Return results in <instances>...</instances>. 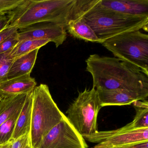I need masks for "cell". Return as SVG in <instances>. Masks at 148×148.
Returning a JSON list of instances; mask_svg holds the SVG:
<instances>
[{
    "mask_svg": "<svg viewBox=\"0 0 148 148\" xmlns=\"http://www.w3.org/2000/svg\"><path fill=\"white\" fill-rule=\"evenodd\" d=\"M93 87L121 89L148 94V76L142 70L115 57L92 54L86 60Z\"/></svg>",
    "mask_w": 148,
    "mask_h": 148,
    "instance_id": "1",
    "label": "cell"
},
{
    "mask_svg": "<svg viewBox=\"0 0 148 148\" xmlns=\"http://www.w3.org/2000/svg\"><path fill=\"white\" fill-rule=\"evenodd\" d=\"M76 12L103 42L129 32L141 29L148 32V16L114 11L101 5L100 0H77Z\"/></svg>",
    "mask_w": 148,
    "mask_h": 148,
    "instance_id": "2",
    "label": "cell"
},
{
    "mask_svg": "<svg viewBox=\"0 0 148 148\" xmlns=\"http://www.w3.org/2000/svg\"><path fill=\"white\" fill-rule=\"evenodd\" d=\"M77 0H24L7 14L9 26L19 30L44 22H51L66 27L72 15Z\"/></svg>",
    "mask_w": 148,
    "mask_h": 148,
    "instance_id": "3",
    "label": "cell"
},
{
    "mask_svg": "<svg viewBox=\"0 0 148 148\" xmlns=\"http://www.w3.org/2000/svg\"><path fill=\"white\" fill-rule=\"evenodd\" d=\"M64 115L53 99L48 86H36L33 92L30 133L32 148H38L43 138Z\"/></svg>",
    "mask_w": 148,
    "mask_h": 148,
    "instance_id": "4",
    "label": "cell"
},
{
    "mask_svg": "<svg viewBox=\"0 0 148 148\" xmlns=\"http://www.w3.org/2000/svg\"><path fill=\"white\" fill-rule=\"evenodd\" d=\"M115 58L138 67L148 76V35L138 31L112 37L102 43Z\"/></svg>",
    "mask_w": 148,
    "mask_h": 148,
    "instance_id": "5",
    "label": "cell"
},
{
    "mask_svg": "<svg viewBox=\"0 0 148 148\" xmlns=\"http://www.w3.org/2000/svg\"><path fill=\"white\" fill-rule=\"evenodd\" d=\"M102 108L96 89L86 88L71 104L66 117L82 136L91 135L98 132L97 119Z\"/></svg>",
    "mask_w": 148,
    "mask_h": 148,
    "instance_id": "6",
    "label": "cell"
},
{
    "mask_svg": "<svg viewBox=\"0 0 148 148\" xmlns=\"http://www.w3.org/2000/svg\"><path fill=\"white\" fill-rule=\"evenodd\" d=\"M38 148H88V146L64 115L43 138Z\"/></svg>",
    "mask_w": 148,
    "mask_h": 148,
    "instance_id": "7",
    "label": "cell"
},
{
    "mask_svg": "<svg viewBox=\"0 0 148 148\" xmlns=\"http://www.w3.org/2000/svg\"><path fill=\"white\" fill-rule=\"evenodd\" d=\"M19 41L47 40L55 44L56 47L65 41L67 32L65 27L55 23L44 22L18 30Z\"/></svg>",
    "mask_w": 148,
    "mask_h": 148,
    "instance_id": "8",
    "label": "cell"
},
{
    "mask_svg": "<svg viewBox=\"0 0 148 148\" xmlns=\"http://www.w3.org/2000/svg\"><path fill=\"white\" fill-rule=\"evenodd\" d=\"M102 107L132 104L136 101L145 100L148 94L137 93L124 89L96 88Z\"/></svg>",
    "mask_w": 148,
    "mask_h": 148,
    "instance_id": "9",
    "label": "cell"
},
{
    "mask_svg": "<svg viewBox=\"0 0 148 148\" xmlns=\"http://www.w3.org/2000/svg\"><path fill=\"white\" fill-rule=\"evenodd\" d=\"M148 141V128L130 130L112 136L91 148H119Z\"/></svg>",
    "mask_w": 148,
    "mask_h": 148,
    "instance_id": "10",
    "label": "cell"
},
{
    "mask_svg": "<svg viewBox=\"0 0 148 148\" xmlns=\"http://www.w3.org/2000/svg\"><path fill=\"white\" fill-rule=\"evenodd\" d=\"M77 5L72 15L66 23L65 27L66 31L75 38L86 42L102 44L103 41L99 39L95 32L85 22L84 18L76 13Z\"/></svg>",
    "mask_w": 148,
    "mask_h": 148,
    "instance_id": "11",
    "label": "cell"
},
{
    "mask_svg": "<svg viewBox=\"0 0 148 148\" xmlns=\"http://www.w3.org/2000/svg\"><path fill=\"white\" fill-rule=\"evenodd\" d=\"M37 83L31 74L8 79L0 84V96L2 98L12 97L33 91Z\"/></svg>",
    "mask_w": 148,
    "mask_h": 148,
    "instance_id": "12",
    "label": "cell"
},
{
    "mask_svg": "<svg viewBox=\"0 0 148 148\" xmlns=\"http://www.w3.org/2000/svg\"><path fill=\"white\" fill-rule=\"evenodd\" d=\"M100 4L123 13L148 16V0H100Z\"/></svg>",
    "mask_w": 148,
    "mask_h": 148,
    "instance_id": "13",
    "label": "cell"
},
{
    "mask_svg": "<svg viewBox=\"0 0 148 148\" xmlns=\"http://www.w3.org/2000/svg\"><path fill=\"white\" fill-rule=\"evenodd\" d=\"M39 50L36 49L14 59L8 74V80L31 74L36 63Z\"/></svg>",
    "mask_w": 148,
    "mask_h": 148,
    "instance_id": "14",
    "label": "cell"
},
{
    "mask_svg": "<svg viewBox=\"0 0 148 148\" xmlns=\"http://www.w3.org/2000/svg\"><path fill=\"white\" fill-rule=\"evenodd\" d=\"M33 91L29 92L27 95L16 121L14 131L10 142L27 133H31Z\"/></svg>",
    "mask_w": 148,
    "mask_h": 148,
    "instance_id": "15",
    "label": "cell"
},
{
    "mask_svg": "<svg viewBox=\"0 0 148 148\" xmlns=\"http://www.w3.org/2000/svg\"><path fill=\"white\" fill-rule=\"evenodd\" d=\"M29 93L2 98L0 105V125L22 109Z\"/></svg>",
    "mask_w": 148,
    "mask_h": 148,
    "instance_id": "16",
    "label": "cell"
},
{
    "mask_svg": "<svg viewBox=\"0 0 148 148\" xmlns=\"http://www.w3.org/2000/svg\"><path fill=\"white\" fill-rule=\"evenodd\" d=\"M50 42V40H27L19 41L18 44L10 51L9 56L11 58L14 59L36 49H40Z\"/></svg>",
    "mask_w": 148,
    "mask_h": 148,
    "instance_id": "17",
    "label": "cell"
},
{
    "mask_svg": "<svg viewBox=\"0 0 148 148\" xmlns=\"http://www.w3.org/2000/svg\"><path fill=\"white\" fill-rule=\"evenodd\" d=\"M136 111L132 121L137 129L148 128V102L147 100H138L132 104Z\"/></svg>",
    "mask_w": 148,
    "mask_h": 148,
    "instance_id": "18",
    "label": "cell"
},
{
    "mask_svg": "<svg viewBox=\"0 0 148 148\" xmlns=\"http://www.w3.org/2000/svg\"><path fill=\"white\" fill-rule=\"evenodd\" d=\"M137 129L135 127L133 122L128 124L123 127L119 129L113 130L106 131H98L94 134L87 136H82L85 140H87L88 142L95 143H99L103 142L107 138L122 133L124 132L133 129Z\"/></svg>",
    "mask_w": 148,
    "mask_h": 148,
    "instance_id": "19",
    "label": "cell"
},
{
    "mask_svg": "<svg viewBox=\"0 0 148 148\" xmlns=\"http://www.w3.org/2000/svg\"><path fill=\"white\" fill-rule=\"evenodd\" d=\"M21 110L0 125V145L10 142L14 131L16 121Z\"/></svg>",
    "mask_w": 148,
    "mask_h": 148,
    "instance_id": "20",
    "label": "cell"
},
{
    "mask_svg": "<svg viewBox=\"0 0 148 148\" xmlns=\"http://www.w3.org/2000/svg\"><path fill=\"white\" fill-rule=\"evenodd\" d=\"M10 51L0 54V84L8 80V74L13 61L9 56Z\"/></svg>",
    "mask_w": 148,
    "mask_h": 148,
    "instance_id": "21",
    "label": "cell"
},
{
    "mask_svg": "<svg viewBox=\"0 0 148 148\" xmlns=\"http://www.w3.org/2000/svg\"><path fill=\"white\" fill-rule=\"evenodd\" d=\"M24 1V0H0V14H8Z\"/></svg>",
    "mask_w": 148,
    "mask_h": 148,
    "instance_id": "22",
    "label": "cell"
},
{
    "mask_svg": "<svg viewBox=\"0 0 148 148\" xmlns=\"http://www.w3.org/2000/svg\"><path fill=\"white\" fill-rule=\"evenodd\" d=\"M18 32L14 33L0 44V54L12 50L19 42Z\"/></svg>",
    "mask_w": 148,
    "mask_h": 148,
    "instance_id": "23",
    "label": "cell"
},
{
    "mask_svg": "<svg viewBox=\"0 0 148 148\" xmlns=\"http://www.w3.org/2000/svg\"><path fill=\"white\" fill-rule=\"evenodd\" d=\"M10 148H32L30 133H27L10 142Z\"/></svg>",
    "mask_w": 148,
    "mask_h": 148,
    "instance_id": "24",
    "label": "cell"
},
{
    "mask_svg": "<svg viewBox=\"0 0 148 148\" xmlns=\"http://www.w3.org/2000/svg\"><path fill=\"white\" fill-rule=\"evenodd\" d=\"M18 29L16 27L8 26L4 30L0 32V44H1L7 38L11 36L16 32H18Z\"/></svg>",
    "mask_w": 148,
    "mask_h": 148,
    "instance_id": "25",
    "label": "cell"
},
{
    "mask_svg": "<svg viewBox=\"0 0 148 148\" xmlns=\"http://www.w3.org/2000/svg\"><path fill=\"white\" fill-rule=\"evenodd\" d=\"M9 24L10 21L7 14H0V32L9 26Z\"/></svg>",
    "mask_w": 148,
    "mask_h": 148,
    "instance_id": "26",
    "label": "cell"
},
{
    "mask_svg": "<svg viewBox=\"0 0 148 148\" xmlns=\"http://www.w3.org/2000/svg\"><path fill=\"white\" fill-rule=\"evenodd\" d=\"M119 148H148V141L132 144Z\"/></svg>",
    "mask_w": 148,
    "mask_h": 148,
    "instance_id": "27",
    "label": "cell"
},
{
    "mask_svg": "<svg viewBox=\"0 0 148 148\" xmlns=\"http://www.w3.org/2000/svg\"><path fill=\"white\" fill-rule=\"evenodd\" d=\"M10 142L5 144L0 145V148H10Z\"/></svg>",
    "mask_w": 148,
    "mask_h": 148,
    "instance_id": "28",
    "label": "cell"
},
{
    "mask_svg": "<svg viewBox=\"0 0 148 148\" xmlns=\"http://www.w3.org/2000/svg\"><path fill=\"white\" fill-rule=\"evenodd\" d=\"M2 98H3L0 96V105H1V100H2Z\"/></svg>",
    "mask_w": 148,
    "mask_h": 148,
    "instance_id": "29",
    "label": "cell"
}]
</instances>
